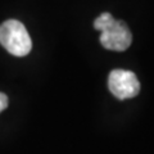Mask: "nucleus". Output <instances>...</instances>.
Listing matches in <instances>:
<instances>
[{
	"label": "nucleus",
	"instance_id": "20e7f679",
	"mask_svg": "<svg viewBox=\"0 0 154 154\" xmlns=\"http://www.w3.org/2000/svg\"><path fill=\"white\" fill-rule=\"evenodd\" d=\"M7 107H8V96L5 94L0 93V112H3Z\"/></svg>",
	"mask_w": 154,
	"mask_h": 154
},
{
	"label": "nucleus",
	"instance_id": "f257e3e1",
	"mask_svg": "<svg viewBox=\"0 0 154 154\" xmlns=\"http://www.w3.org/2000/svg\"><path fill=\"white\" fill-rule=\"evenodd\" d=\"M94 28L100 31V42L108 50L123 51L132 42V33L127 25L110 13H102L95 18Z\"/></svg>",
	"mask_w": 154,
	"mask_h": 154
},
{
	"label": "nucleus",
	"instance_id": "f03ea898",
	"mask_svg": "<svg viewBox=\"0 0 154 154\" xmlns=\"http://www.w3.org/2000/svg\"><path fill=\"white\" fill-rule=\"evenodd\" d=\"M0 44L14 57H25L32 49L26 27L17 19H8L0 26Z\"/></svg>",
	"mask_w": 154,
	"mask_h": 154
},
{
	"label": "nucleus",
	"instance_id": "7ed1b4c3",
	"mask_svg": "<svg viewBox=\"0 0 154 154\" xmlns=\"http://www.w3.org/2000/svg\"><path fill=\"white\" fill-rule=\"evenodd\" d=\"M108 88L117 99L126 100L135 98L139 94L140 82L131 71L113 69L108 77Z\"/></svg>",
	"mask_w": 154,
	"mask_h": 154
}]
</instances>
